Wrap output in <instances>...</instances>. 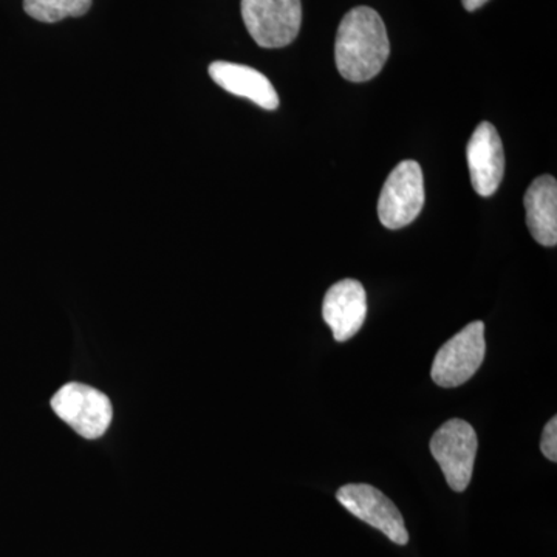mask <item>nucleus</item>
<instances>
[{
    "label": "nucleus",
    "mask_w": 557,
    "mask_h": 557,
    "mask_svg": "<svg viewBox=\"0 0 557 557\" xmlns=\"http://www.w3.org/2000/svg\"><path fill=\"white\" fill-rule=\"evenodd\" d=\"M424 207V178L420 164L405 160L388 174L379 200V218L388 230L405 228Z\"/></svg>",
    "instance_id": "6"
},
{
    "label": "nucleus",
    "mask_w": 557,
    "mask_h": 557,
    "mask_svg": "<svg viewBox=\"0 0 557 557\" xmlns=\"http://www.w3.org/2000/svg\"><path fill=\"white\" fill-rule=\"evenodd\" d=\"M209 76L223 90L236 97L247 98L259 108L276 110L278 95L273 84L263 73L248 65L233 64V62L215 61L209 65Z\"/></svg>",
    "instance_id": "10"
},
{
    "label": "nucleus",
    "mask_w": 557,
    "mask_h": 557,
    "mask_svg": "<svg viewBox=\"0 0 557 557\" xmlns=\"http://www.w3.org/2000/svg\"><path fill=\"white\" fill-rule=\"evenodd\" d=\"M478 449L474 428L458 418L446 421L432 437V456L442 468L450 490L456 493H463L471 483Z\"/></svg>",
    "instance_id": "3"
},
{
    "label": "nucleus",
    "mask_w": 557,
    "mask_h": 557,
    "mask_svg": "<svg viewBox=\"0 0 557 557\" xmlns=\"http://www.w3.org/2000/svg\"><path fill=\"white\" fill-rule=\"evenodd\" d=\"M90 9L91 0H24L25 13L46 24L84 16Z\"/></svg>",
    "instance_id": "12"
},
{
    "label": "nucleus",
    "mask_w": 557,
    "mask_h": 557,
    "mask_svg": "<svg viewBox=\"0 0 557 557\" xmlns=\"http://www.w3.org/2000/svg\"><path fill=\"white\" fill-rule=\"evenodd\" d=\"M485 354V324L482 321L471 322L440 347L432 364V380L440 387L461 386L475 375Z\"/></svg>",
    "instance_id": "4"
},
{
    "label": "nucleus",
    "mask_w": 557,
    "mask_h": 557,
    "mask_svg": "<svg viewBox=\"0 0 557 557\" xmlns=\"http://www.w3.org/2000/svg\"><path fill=\"white\" fill-rule=\"evenodd\" d=\"M336 498L355 518L376 528L394 544H408L409 533L406 530L401 512L397 505L375 486L366 485V483H350V485L341 487L336 493Z\"/></svg>",
    "instance_id": "7"
},
{
    "label": "nucleus",
    "mask_w": 557,
    "mask_h": 557,
    "mask_svg": "<svg viewBox=\"0 0 557 557\" xmlns=\"http://www.w3.org/2000/svg\"><path fill=\"white\" fill-rule=\"evenodd\" d=\"M391 54L386 25L375 10L357 7L341 21L335 58L341 76L351 83L375 78Z\"/></svg>",
    "instance_id": "1"
},
{
    "label": "nucleus",
    "mask_w": 557,
    "mask_h": 557,
    "mask_svg": "<svg viewBox=\"0 0 557 557\" xmlns=\"http://www.w3.org/2000/svg\"><path fill=\"white\" fill-rule=\"evenodd\" d=\"M240 10L245 27L262 49H282L298 38L300 0H242Z\"/></svg>",
    "instance_id": "2"
},
{
    "label": "nucleus",
    "mask_w": 557,
    "mask_h": 557,
    "mask_svg": "<svg viewBox=\"0 0 557 557\" xmlns=\"http://www.w3.org/2000/svg\"><path fill=\"white\" fill-rule=\"evenodd\" d=\"M541 450L549 461L556 463L557 461V418L553 417L552 420L545 424L544 432H542Z\"/></svg>",
    "instance_id": "13"
},
{
    "label": "nucleus",
    "mask_w": 557,
    "mask_h": 557,
    "mask_svg": "<svg viewBox=\"0 0 557 557\" xmlns=\"http://www.w3.org/2000/svg\"><path fill=\"white\" fill-rule=\"evenodd\" d=\"M322 317L338 343L354 338L368 317V296L361 282L344 278L325 293Z\"/></svg>",
    "instance_id": "9"
},
{
    "label": "nucleus",
    "mask_w": 557,
    "mask_h": 557,
    "mask_svg": "<svg viewBox=\"0 0 557 557\" xmlns=\"http://www.w3.org/2000/svg\"><path fill=\"white\" fill-rule=\"evenodd\" d=\"M467 159L472 188L491 197L500 186L505 172V153L500 135L493 124L483 121L468 143Z\"/></svg>",
    "instance_id": "8"
},
{
    "label": "nucleus",
    "mask_w": 557,
    "mask_h": 557,
    "mask_svg": "<svg viewBox=\"0 0 557 557\" xmlns=\"http://www.w3.org/2000/svg\"><path fill=\"white\" fill-rule=\"evenodd\" d=\"M527 225L531 236L544 247L557 244V182L552 175H542L531 183L523 199Z\"/></svg>",
    "instance_id": "11"
},
{
    "label": "nucleus",
    "mask_w": 557,
    "mask_h": 557,
    "mask_svg": "<svg viewBox=\"0 0 557 557\" xmlns=\"http://www.w3.org/2000/svg\"><path fill=\"white\" fill-rule=\"evenodd\" d=\"M51 408L84 438L102 437L112 423L113 409L108 395L86 384L62 386L51 398Z\"/></svg>",
    "instance_id": "5"
},
{
    "label": "nucleus",
    "mask_w": 557,
    "mask_h": 557,
    "mask_svg": "<svg viewBox=\"0 0 557 557\" xmlns=\"http://www.w3.org/2000/svg\"><path fill=\"white\" fill-rule=\"evenodd\" d=\"M487 0H461V3H463L465 9L468 11H475L479 9H482L483 5Z\"/></svg>",
    "instance_id": "14"
}]
</instances>
